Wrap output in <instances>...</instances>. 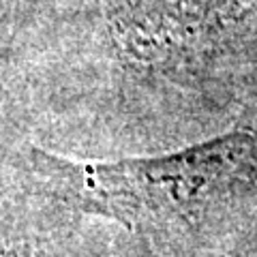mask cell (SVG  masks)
Returning <instances> with one entry per match:
<instances>
[{"label": "cell", "mask_w": 257, "mask_h": 257, "mask_svg": "<svg viewBox=\"0 0 257 257\" xmlns=\"http://www.w3.org/2000/svg\"><path fill=\"white\" fill-rule=\"evenodd\" d=\"M94 60L128 99L202 116L257 109V0H94Z\"/></svg>", "instance_id": "7a4b0ae2"}, {"label": "cell", "mask_w": 257, "mask_h": 257, "mask_svg": "<svg viewBox=\"0 0 257 257\" xmlns=\"http://www.w3.org/2000/svg\"><path fill=\"white\" fill-rule=\"evenodd\" d=\"M50 257H172L146 238L107 219L90 216Z\"/></svg>", "instance_id": "3957f363"}, {"label": "cell", "mask_w": 257, "mask_h": 257, "mask_svg": "<svg viewBox=\"0 0 257 257\" xmlns=\"http://www.w3.org/2000/svg\"><path fill=\"white\" fill-rule=\"evenodd\" d=\"M18 157L79 216L114 221L172 257H195L257 214V109L161 155L79 161L24 146Z\"/></svg>", "instance_id": "6da1fadb"}, {"label": "cell", "mask_w": 257, "mask_h": 257, "mask_svg": "<svg viewBox=\"0 0 257 257\" xmlns=\"http://www.w3.org/2000/svg\"><path fill=\"white\" fill-rule=\"evenodd\" d=\"M195 257H257V214L236 225Z\"/></svg>", "instance_id": "277c9868"}]
</instances>
